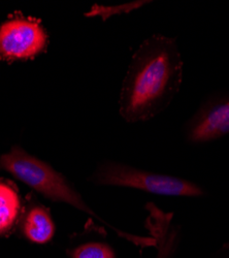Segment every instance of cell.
<instances>
[{"instance_id":"6da1fadb","label":"cell","mask_w":229,"mask_h":258,"mask_svg":"<svg viewBox=\"0 0 229 258\" xmlns=\"http://www.w3.org/2000/svg\"><path fill=\"white\" fill-rule=\"evenodd\" d=\"M183 82L177 39L153 34L133 54L122 83L119 111L128 123L151 120L168 109Z\"/></svg>"},{"instance_id":"7a4b0ae2","label":"cell","mask_w":229,"mask_h":258,"mask_svg":"<svg viewBox=\"0 0 229 258\" xmlns=\"http://www.w3.org/2000/svg\"><path fill=\"white\" fill-rule=\"evenodd\" d=\"M0 166L52 202L67 204L95 216L64 176L22 148L14 146L10 152L0 157Z\"/></svg>"},{"instance_id":"3957f363","label":"cell","mask_w":229,"mask_h":258,"mask_svg":"<svg viewBox=\"0 0 229 258\" xmlns=\"http://www.w3.org/2000/svg\"><path fill=\"white\" fill-rule=\"evenodd\" d=\"M99 185L139 189L168 197H200L202 189L194 183L180 178L149 173L115 162L102 164L92 177Z\"/></svg>"},{"instance_id":"277c9868","label":"cell","mask_w":229,"mask_h":258,"mask_svg":"<svg viewBox=\"0 0 229 258\" xmlns=\"http://www.w3.org/2000/svg\"><path fill=\"white\" fill-rule=\"evenodd\" d=\"M48 46V33L40 21L14 15L0 25V59L13 62L32 59Z\"/></svg>"},{"instance_id":"5b68a950","label":"cell","mask_w":229,"mask_h":258,"mask_svg":"<svg viewBox=\"0 0 229 258\" xmlns=\"http://www.w3.org/2000/svg\"><path fill=\"white\" fill-rule=\"evenodd\" d=\"M191 143H205L229 134V100L204 102L186 124Z\"/></svg>"},{"instance_id":"8992f818","label":"cell","mask_w":229,"mask_h":258,"mask_svg":"<svg viewBox=\"0 0 229 258\" xmlns=\"http://www.w3.org/2000/svg\"><path fill=\"white\" fill-rule=\"evenodd\" d=\"M23 232L26 238L33 243H48L55 234V224L50 213L44 207H33L25 217Z\"/></svg>"},{"instance_id":"52a82bcc","label":"cell","mask_w":229,"mask_h":258,"mask_svg":"<svg viewBox=\"0 0 229 258\" xmlns=\"http://www.w3.org/2000/svg\"><path fill=\"white\" fill-rule=\"evenodd\" d=\"M21 208L18 192L7 183L0 182V234L8 232L15 224Z\"/></svg>"},{"instance_id":"ba28073f","label":"cell","mask_w":229,"mask_h":258,"mask_svg":"<svg viewBox=\"0 0 229 258\" xmlns=\"http://www.w3.org/2000/svg\"><path fill=\"white\" fill-rule=\"evenodd\" d=\"M72 258H116V255L107 244L87 243L74 249Z\"/></svg>"},{"instance_id":"9c48e42d","label":"cell","mask_w":229,"mask_h":258,"mask_svg":"<svg viewBox=\"0 0 229 258\" xmlns=\"http://www.w3.org/2000/svg\"><path fill=\"white\" fill-rule=\"evenodd\" d=\"M140 4L143 3H131V4H127L126 7L122 10H118L121 8L120 7H113V8H107V7H98L95 6L93 7V9L91 10V12L87 15V16H96V15H100L103 17V19H106L109 16H112L114 14H119V13H125V12H130L133 9H137L138 7H140Z\"/></svg>"}]
</instances>
